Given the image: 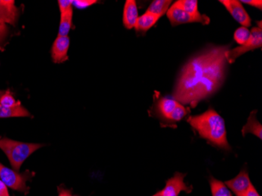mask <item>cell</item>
I'll list each match as a JSON object with an SVG mask.
<instances>
[{
    "instance_id": "1",
    "label": "cell",
    "mask_w": 262,
    "mask_h": 196,
    "mask_svg": "<svg viewBox=\"0 0 262 196\" xmlns=\"http://www.w3.org/2000/svg\"><path fill=\"white\" fill-rule=\"evenodd\" d=\"M228 50L229 46L209 47L190 59L178 76L173 99L194 107L219 91L226 76Z\"/></svg>"
},
{
    "instance_id": "2",
    "label": "cell",
    "mask_w": 262,
    "mask_h": 196,
    "mask_svg": "<svg viewBox=\"0 0 262 196\" xmlns=\"http://www.w3.org/2000/svg\"><path fill=\"white\" fill-rule=\"evenodd\" d=\"M188 122L202 138L225 150L231 149L227 140V130L223 118L213 108L198 116H190Z\"/></svg>"
},
{
    "instance_id": "3",
    "label": "cell",
    "mask_w": 262,
    "mask_h": 196,
    "mask_svg": "<svg viewBox=\"0 0 262 196\" xmlns=\"http://www.w3.org/2000/svg\"><path fill=\"white\" fill-rule=\"evenodd\" d=\"M44 144L14 141L7 138H0V149L8 158L14 170H20L22 164L35 151L42 148Z\"/></svg>"
},
{
    "instance_id": "4",
    "label": "cell",
    "mask_w": 262,
    "mask_h": 196,
    "mask_svg": "<svg viewBox=\"0 0 262 196\" xmlns=\"http://www.w3.org/2000/svg\"><path fill=\"white\" fill-rule=\"evenodd\" d=\"M32 177V173L29 171L20 173L0 163V180L7 185V188L20 192L27 193L29 190L27 186V181L31 180Z\"/></svg>"
},
{
    "instance_id": "5",
    "label": "cell",
    "mask_w": 262,
    "mask_h": 196,
    "mask_svg": "<svg viewBox=\"0 0 262 196\" xmlns=\"http://www.w3.org/2000/svg\"><path fill=\"white\" fill-rule=\"evenodd\" d=\"M251 38L246 43L241 47H235L232 50H228L225 52V58L227 62L232 64L235 62L238 57L248 51H254L255 49L261 48L262 46V30L261 28L254 27L251 32Z\"/></svg>"
},
{
    "instance_id": "6",
    "label": "cell",
    "mask_w": 262,
    "mask_h": 196,
    "mask_svg": "<svg viewBox=\"0 0 262 196\" xmlns=\"http://www.w3.org/2000/svg\"><path fill=\"white\" fill-rule=\"evenodd\" d=\"M166 16L170 20L172 26L188 23H201L202 25L206 26V25H209L210 21V18L205 14H199L196 15H192L173 6L170 7L166 13Z\"/></svg>"
},
{
    "instance_id": "7",
    "label": "cell",
    "mask_w": 262,
    "mask_h": 196,
    "mask_svg": "<svg viewBox=\"0 0 262 196\" xmlns=\"http://www.w3.org/2000/svg\"><path fill=\"white\" fill-rule=\"evenodd\" d=\"M230 13L234 19L244 27H251V19L247 14L241 1L238 0H221L219 1Z\"/></svg>"
},
{
    "instance_id": "8",
    "label": "cell",
    "mask_w": 262,
    "mask_h": 196,
    "mask_svg": "<svg viewBox=\"0 0 262 196\" xmlns=\"http://www.w3.org/2000/svg\"><path fill=\"white\" fill-rule=\"evenodd\" d=\"M20 9L14 0H0V25L16 26L20 17Z\"/></svg>"
},
{
    "instance_id": "9",
    "label": "cell",
    "mask_w": 262,
    "mask_h": 196,
    "mask_svg": "<svg viewBox=\"0 0 262 196\" xmlns=\"http://www.w3.org/2000/svg\"><path fill=\"white\" fill-rule=\"evenodd\" d=\"M70 38L69 36H59L56 38L51 47V54L53 62L55 64H61L69 59Z\"/></svg>"
},
{
    "instance_id": "10",
    "label": "cell",
    "mask_w": 262,
    "mask_h": 196,
    "mask_svg": "<svg viewBox=\"0 0 262 196\" xmlns=\"http://www.w3.org/2000/svg\"><path fill=\"white\" fill-rule=\"evenodd\" d=\"M185 175L177 172L173 178L166 181V186L162 190L163 196H178L181 191L190 193L192 191L191 187L187 186L184 182Z\"/></svg>"
},
{
    "instance_id": "11",
    "label": "cell",
    "mask_w": 262,
    "mask_h": 196,
    "mask_svg": "<svg viewBox=\"0 0 262 196\" xmlns=\"http://www.w3.org/2000/svg\"><path fill=\"white\" fill-rule=\"evenodd\" d=\"M228 188H230L236 196H244L249 188L252 185L248 173L245 169H242L241 173L235 178L228 181L225 184Z\"/></svg>"
},
{
    "instance_id": "12",
    "label": "cell",
    "mask_w": 262,
    "mask_h": 196,
    "mask_svg": "<svg viewBox=\"0 0 262 196\" xmlns=\"http://www.w3.org/2000/svg\"><path fill=\"white\" fill-rule=\"evenodd\" d=\"M138 9L136 1L135 0H126L123 10V22L126 29H135L138 21Z\"/></svg>"
},
{
    "instance_id": "13",
    "label": "cell",
    "mask_w": 262,
    "mask_h": 196,
    "mask_svg": "<svg viewBox=\"0 0 262 196\" xmlns=\"http://www.w3.org/2000/svg\"><path fill=\"white\" fill-rule=\"evenodd\" d=\"M180 103L171 98L163 97L159 100L157 104V111L159 116L165 121L170 122V118L176 107Z\"/></svg>"
},
{
    "instance_id": "14",
    "label": "cell",
    "mask_w": 262,
    "mask_h": 196,
    "mask_svg": "<svg viewBox=\"0 0 262 196\" xmlns=\"http://www.w3.org/2000/svg\"><path fill=\"white\" fill-rule=\"evenodd\" d=\"M160 18V17L158 16L153 15V14L145 12V14L138 17L135 28V30L137 32L145 33L157 23Z\"/></svg>"
},
{
    "instance_id": "15",
    "label": "cell",
    "mask_w": 262,
    "mask_h": 196,
    "mask_svg": "<svg viewBox=\"0 0 262 196\" xmlns=\"http://www.w3.org/2000/svg\"><path fill=\"white\" fill-rule=\"evenodd\" d=\"M257 113V110H255V111L252 112L249 116L247 124L243 127V136H245L246 134L251 133V134L257 137L259 139L261 140L262 126L256 118V113Z\"/></svg>"
},
{
    "instance_id": "16",
    "label": "cell",
    "mask_w": 262,
    "mask_h": 196,
    "mask_svg": "<svg viewBox=\"0 0 262 196\" xmlns=\"http://www.w3.org/2000/svg\"><path fill=\"white\" fill-rule=\"evenodd\" d=\"M32 117L31 113L21 104L15 107H5L0 105V118Z\"/></svg>"
},
{
    "instance_id": "17",
    "label": "cell",
    "mask_w": 262,
    "mask_h": 196,
    "mask_svg": "<svg viewBox=\"0 0 262 196\" xmlns=\"http://www.w3.org/2000/svg\"><path fill=\"white\" fill-rule=\"evenodd\" d=\"M171 0H155L147 9V13L161 17L165 15L170 9Z\"/></svg>"
},
{
    "instance_id": "18",
    "label": "cell",
    "mask_w": 262,
    "mask_h": 196,
    "mask_svg": "<svg viewBox=\"0 0 262 196\" xmlns=\"http://www.w3.org/2000/svg\"><path fill=\"white\" fill-rule=\"evenodd\" d=\"M73 8L61 14L59 26V36H69V32L73 27Z\"/></svg>"
},
{
    "instance_id": "19",
    "label": "cell",
    "mask_w": 262,
    "mask_h": 196,
    "mask_svg": "<svg viewBox=\"0 0 262 196\" xmlns=\"http://www.w3.org/2000/svg\"><path fill=\"white\" fill-rule=\"evenodd\" d=\"M173 7L181 9L192 15L200 14L198 10V1L197 0H178L173 3Z\"/></svg>"
},
{
    "instance_id": "20",
    "label": "cell",
    "mask_w": 262,
    "mask_h": 196,
    "mask_svg": "<svg viewBox=\"0 0 262 196\" xmlns=\"http://www.w3.org/2000/svg\"><path fill=\"white\" fill-rule=\"evenodd\" d=\"M210 188H211L213 196H232L229 188L222 181L212 178L210 180Z\"/></svg>"
},
{
    "instance_id": "21",
    "label": "cell",
    "mask_w": 262,
    "mask_h": 196,
    "mask_svg": "<svg viewBox=\"0 0 262 196\" xmlns=\"http://www.w3.org/2000/svg\"><path fill=\"white\" fill-rule=\"evenodd\" d=\"M251 31L249 30L247 28L241 26L234 33V39L239 45H244L251 38Z\"/></svg>"
},
{
    "instance_id": "22",
    "label": "cell",
    "mask_w": 262,
    "mask_h": 196,
    "mask_svg": "<svg viewBox=\"0 0 262 196\" xmlns=\"http://www.w3.org/2000/svg\"><path fill=\"white\" fill-rule=\"evenodd\" d=\"M20 101H16L13 94L9 90L4 91V94L0 97V105L5 107H15L20 104Z\"/></svg>"
},
{
    "instance_id": "23",
    "label": "cell",
    "mask_w": 262,
    "mask_h": 196,
    "mask_svg": "<svg viewBox=\"0 0 262 196\" xmlns=\"http://www.w3.org/2000/svg\"><path fill=\"white\" fill-rule=\"evenodd\" d=\"M10 29L7 25H0V50L4 51L10 36Z\"/></svg>"
},
{
    "instance_id": "24",
    "label": "cell",
    "mask_w": 262,
    "mask_h": 196,
    "mask_svg": "<svg viewBox=\"0 0 262 196\" xmlns=\"http://www.w3.org/2000/svg\"><path fill=\"white\" fill-rule=\"evenodd\" d=\"M57 3H58L59 10H60L61 14L73 8V0H58Z\"/></svg>"
},
{
    "instance_id": "25",
    "label": "cell",
    "mask_w": 262,
    "mask_h": 196,
    "mask_svg": "<svg viewBox=\"0 0 262 196\" xmlns=\"http://www.w3.org/2000/svg\"><path fill=\"white\" fill-rule=\"evenodd\" d=\"M97 3L98 1L95 0H76V1H73V6L77 9H85Z\"/></svg>"
},
{
    "instance_id": "26",
    "label": "cell",
    "mask_w": 262,
    "mask_h": 196,
    "mask_svg": "<svg viewBox=\"0 0 262 196\" xmlns=\"http://www.w3.org/2000/svg\"><path fill=\"white\" fill-rule=\"evenodd\" d=\"M241 4H247V5L252 6V7H256V8L261 10L262 8V1L261 0H243L241 1Z\"/></svg>"
},
{
    "instance_id": "27",
    "label": "cell",
    "mask_w": 262,
    "mask_h": 196,
    "mask_svg": "<svg viewBox=\"0 0 262 196\" xmlns=\"http://www.w3.org/2000/svg\"><path fill=\"white\" fill-rule=\"evenodd\" d=\"M0 196H10L7 185L0 180Z\"/></svg>"
},
{
    "instance_id": "28",
    "label": "cell",
    "mask_w": 262,
    "mask_h": 196,
    "mask_svg": "<svg viewBox=\"0 0 262 196\" xmlns=\"http://www.w3.org/2000/svg\"><path fill=\"white\" fill-rule=\"evenodd\" d=\"M244 196H260V194H258L257 190L255 189V188L252 185L251 188H249L248 191H247Z\"/></svg>"
},
{
    "instance_id": "29",
    "label": "cell",
    "mask_w": 262,
    "mask_h": 196,
    "mask_svg": "<svg viewBox=\"0 0 262 196\" xmlns=\"http://www.w3.org/2000/svg\"><path fill=\"white\" fill-rule=\"evenodd\" d=\"M57 196H73L72 193L69 190L66 189V188H58V195Z\"/></svg>"
},
{
    "instance_id": "30",
    "label": "cell",
    "mask_w": 262,
    "mask_h": 196,
    "mask_svg": "<svg viewBox=\"0 0 262 196\" xmlns=\"http://www.w3.org/2000/svg\"><path fill=\"white\" fill-rule=\"evenodd\" d=\"M152 196H163V194H162V191H159L158 193H157V194H155L154 195Z\"/></svg>"
},
{
    "instance_id": "31",
    "label": "cell",
    "mask_w": 262,
    "mask_h": 196,
    "mask_svg": "<svg viewBox=\"0 0 262 196\" xmlns=\"http://www.w3.org/2000/svg\"><path fill=\"white\" fill-rule=\"evenodd\" d=\"M4 91H0V97H1V96L3 95V94H4Z\"/></svg>"
}]
</instances>
